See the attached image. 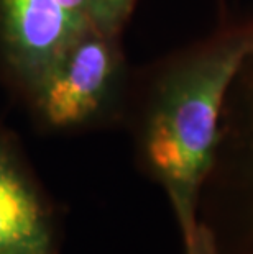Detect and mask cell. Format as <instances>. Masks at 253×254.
Masks as SVG:
<instances>
[{
	"instance_id": "cell-7",
	"label": "cell",
	"mask_w": 253,
	"mask_h": 254,
	"mask_svg": "<svg viewBox=\"0 0 253 254\" xmlns=\"http://www.w3.org/2000/svg\"><path fill=\"white\" fill-rule=\"evenodd\" d=\"M182 246H184V254H214L211 243L204 231L199 228V225L191 235L182 238Z\"/></svg>"
},
{
	"instance_id": "cell-2",
	"label": "cell",
	"mask_w": 253,
	"mask_h": 254,
	"mask_svg": "<svg viewBox=\"0 0 253 254\" xmlns=\"http://www.w3.org/2000/svg\"><path fill=\"white\" fill-rule=\"evenodd\" d=\"M197 225L214 254H253V50L225 97Z\"/></svg>"
},
{
	"instance_id": "cell-4",
	"label": "cell",
	"mask_w": 253,
	"mask_h": 254,
	"mask_svg": "<svg viewBox=\"0 0 253 254\" xmlns=\"http://www.w3.org/2000/svg\"><path fill=\"white\" fill-rule=\"evenodd\" d=\"M0 254H59L55 210L18 149L2 131Z\"/></svg>"
},
{
	"instance_id": "cell-3",
	"label": "cell",
	"mask_w": 253,
	"mask_h": 254,
	"mask_svg": "<svg viewBox=\"0 0 253 254\" xmlns=\"http://www.w3.org/2000/svg\"><path fill=\"white\" fill-rule=\"evenodd\" d=\"M118 35L84 30L30 84L40 122L69 131L122 115L127 67Z\"/></svg>"
},
{
	"instance_id": "cell-6",
	"label": "cell",
	"mask_w": 253,
	"mask_h": 254,
	"mask_svg": "<svg viewBox=\"0 0 253 254\" xmlns=\"http://www.w3.org/2000/svg\"><path fill=\"white\" fill-rule=\"evenodd\" d=\"M81 31L94 28L120 33L135 0H59Z\"/></svg>"
},
{
	"instance_id": "cell-1",
	"label": "cell",
	"mask_w": 253,
	"mask_h": 254,
	"mask_svg": "<svg viewBox=\"0 0 253 254\" xmlns=\"http://www.w3.org/2000/svg\"><path fill=\"white\" fill-rule=\"evenodd\" d=\"M253 50V13L225 17L206 38L160 63L132 113L140 171L163 189L181 238L197 226L225 97Z\"/></svg>"
},
{
	"instance_id": "cell-5",
	"label": "cell",
	"mask_w": 253,
	"mask_h": 254,
	"mask_svg": "<svg viewBox=\"0 0 253 254\" xmlns=\"http://www.w3.org/2000/svg\"><path fill=\"white\" fill-rule=\"evenodd\" d=\"M79 33L59 0H0L5 53L28 85Z\"/></svg>"
}]
</instances>
